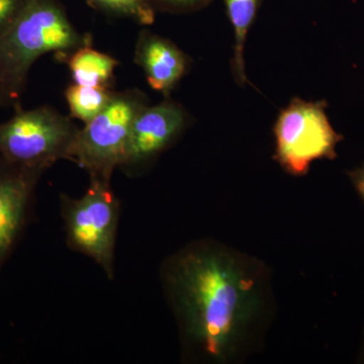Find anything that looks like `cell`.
Listing matches in <instances>:
<instances>
[{
  "mask_svg": "<svg viewBox=\"0 0 364 364\" xmlns=\"http://www.w3.org/2000/svg\"><path fill=\"white\" fill-rule=\"evenodd\" d=\"M28 0H0V39L11 28Z\"/></svg>",
  "mask_w": 364,
  "mask_h": 364,
  "instance_id": "14",
  "label": "cell"
},
{
  "mask_svg": "<svg viewBox=\"0 0 364 364\" xmlns=\"http://www.w3.org/2000/svg\"><path fill=\"white\" fill-rule=\"evenodd\" d=\"M275 159L293 176H305L316 160L336 157V145L341 140L332 128L323 102L291 100L274 127Z\"/></svg>",
  "mask_w": 364,
  "mask_h": 364,
  "instance_id": "6",
  "label": "cell"
},
{
  "mask_svg": "<svg viewBox=\"0 0 364 364\" xmlns=\"http://www.w3.org/2000/svg\"><path fill=\"white\" fill-rule=\"evenodd\" d=\"M44 172L40 167L16 164L0 156V267L25 229Z\"/></svg>",
  "mask_w": 364,
  "mask_h": 364,
  "instance_id": "7",
  "label": "cell"
},
{
  "mask_svg": "<svg viewBox=\"0 0 364 364\" xmlns=\"http://www.w3.org/2000/svg\"><path fill=\"white\" fill-rule=\"evenodd\" d=\"M88 2L95 9L132 18L141 25L154 23V7L151 0H88Z\"/></svg>",
  "mask_w": 364,
  "mask_h": 364,
  "instance_id": "13",
  "label": "cell"
},
{
  "mask_svg": "<svg viewBox=\"0 0 364 364\" xmlns=\"http://www.w3.org/2000/svg\"><path fill=\"white\" fill-rule=\"evenodd\" d=\"M350 178L364 202V165L350 172Z\"/></svg>",
  "mask_w": 364,
  "mask_h": 364,
  "instance_id": "16",
  "label": "cell"
},
{
  "mask_svg": "<svg viewBox=\"0 0 364 364\" xmlns=\"http://www.w3.org/2000/svg\"><path fill=\"white\" fill-rule=\"evenodd\" d=\"M135 62L142 67L149 85L167 95L186 70V57L173 43L144 31L136 46Z\"/></svg>",
  "mask_w": 364,
  "mask_h": 364,
  "instance_id": "9",
  "label": "cell"
},
{
  "mask_svg": "<svg viewBox=\"0 0 364 364\" xmlns=\"http://www.w3.org/2000/svg\"><path fill=\"white\" fill-rule=\"evenodd\" d=\"M145 107L147 100L140 90L114 92L104 111L79 130L71 160L90 178L111 182L123 162L134 121Z\"/></svg>",
  "mask_w": 364,
  "mask_h": 364,
  "instance_id": "5",
  "label": "cell"
},
{
  "mask_svg": "<svg viewBox=\"0 0 364 364\" xmlns=\"http://www.w3.org/2000/svg\"><path fill=\"white\" fill-rule=\"evenodd\" d=\"M79 130L70 117L51 107H21L0 123V156L46 170L59 160H71Z\"/></svg>",
  "mask_w": 364,
  "mask_h": 364,
  "instance_id": "3",
  "label": "cell"
},
{
  "mask_svg": "<svg viewBox=\"0 0 364 364\" xmlns=\"http://www.w3.org/2000/svg\"><path fill=\"white\" fill-rule=\"evenodd\" d=\"M114 95V91L109 87H92L75 83L69 86L65 93L71 117L85 124L104 111Z\"/></svg>",
  "mask_w": 364,
  "mask_h": 364,
  "instance_id": "12",
  "label": "cell"
},
{
  "mask_svg": "<svg viewBox=\"0 0 364 364\" xmlns=\"http://www.w3.org/2000/svg\"><path fill=\"white\" fill-rule=\"evenodd\" d=\"M207 0H151V2L171 9H188L200 6Z\"/></svg>",
  "mask_w": 364,
  "mask_h": 364,
  "instance_id": "15",
  "label": "cell"
},
{
  "mask_svg": "<svg viewBox=\"0 0 364 364\" xmlns=\"http://www.w3.org/2000/svg\"><path fill=\"white\" fill-rule=\"evenodd\" d=\"M61 210L70 248L95 260L114 279L119 203L109 182L90 178L81 198L62 196Z\"/></svg>",
  "mask_w": 364,
  "mask_h": 364,
  "instance_id": "4",
  "label": "cell"
},
{
  "mask_svg": "<svg viewBox=\"0 0 364 364\" xmlns=\"http://www.w3.org/2000/svg\"><path fill=\"white\" fill-rule=\"evenodd\" d=\"M184 124L186 114L174 102L144 107L132 126L121 166H135L154 157L178 135Z\"/></svg>",
  "mask_w": 364,
  "mask_h": 364,
  "instance_id": "8",
  "label": "cell"
},
{
  "mask_svg": "<svg viewBox=\"0 0 364 364\" xmlns=\"http://www.w3.org/2000/svg\"><path fill=\"white\" fill-rule=\"evenodd\" d=\"M165 282L189 341L214 360L226 358L257 306L252 277L227 254L191 247L170 261Z\"/></svg>",
  "mask_w": 364,
  "mask_h": 364,
  "instance_id": "1",
  "label": "cell"
},
{
  "mask_svg": "<svg viewBox=\"0 0 364 364\" xmlns=\"http://www.w3.org/2000/svg\"><path fill=\"white\" fill-rule=\"evenodd\" d=\"M228 16L235 33L233 70L235 77L241 85L247 82L244 62V50L249 30L253 25L261 0H224Z\"/></svg>",
  "mask_w": 364,
  "mask_h": 364,
  "instance_id": "11",
  "label": "cell"
},
{
  "mask_svg": "<svg viewBox=\"0 0 364 364\" xmlns=\"http://www.w3.org/2000/svg\"><path fill=\"white\" fill-rule=\"evenodd\" d=\"M68 64L75 85L109 87L117 61L86 45L71 53Z\"/></svg>",
  "mask_w": 364,
  "mask_h": 364,
  "instance_id": "10",
  "label": "cell"
},
{
  "mask_svg": "<svg viewBox=\"0 0 364 364\" xmlns=\"http://www.w3.org/2000/svg\"><path fill=\"white\" fill-rule=\"evenodd\" d=\"M86 45L90 37L76 30L56 0H28L0 39V109H21L28 73L43 55L71 54Z\"/></svg>",
  "mask_w": 364,
  "mask_h": 364,
  "instance_id": "2",
  "label": "cell"
}]
</instances>
